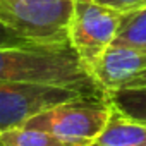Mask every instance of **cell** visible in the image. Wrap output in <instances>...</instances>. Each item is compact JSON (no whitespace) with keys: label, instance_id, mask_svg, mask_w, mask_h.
I'll return each instance as SVG.
<instances>
[{"label":"cell","instance_id":"7","mask_svg":"<svg viewBox=\"0 0 146 146\" xmlns=\"http://www.w3.org/2000/svg\"><path fill=\"white\" fill-rule=\"evenodd\" d=\"M90 146H146V122L137 120L110 102V113Z\"/></svg>","mask_w":146,"mask_h":146},{"label":"cell","instance_id":"10","mask_svg":"<svg viewBox=\"0 0 146 146\" xmlns=\"http://www.w3.org/2000/svg\"><path fill=\"white\" fill-rule=\"evenodd\" d=\"M113 43L146 48V7L124 16Z\"/></svg>","mask_w":146,"mask_h":146},{"label":"cell","instance_id":"8","mask_svg":"<svg viewBox=\"0 0 146 146\" xmlns=\"http://www.w3.org/2000/svg\"><path fill=\"white\" fill-rule=\"evenodd\" d=\"M0 146H74L45 131L29 127H12L0 132Z\"/></svg>","mask_w":146,"mask_h":146},{"label":"cell","instance_id":"3","mask_svg":"<svg viewBox=\"0 0 146 146\" xmlns=\"http://www.w3.org/2000/svg\"><path fill=\"white\" fill-rule=\"evenodd\" d=\"M74 0H0V23L38 46L69 45Z\"/></svg>","mask_w":146,"mask_h":146},{"label":"cell","instance_id":"6","mask_svg":"<svg viewBox=\"0 0 146 146\" xmlns=\"http://www.w3.org/2000/svg\"><path fill=\"white\" fill-rule=\"evenodd\" d=\"M146 79V48L112 43L91 70V81L100 95L137 86Z\"/></svg>","mask_w":146,"mask_h":146},{"label":"cell","instance_id":"4","mask_svg":"<svg viewBox=\"0 0 146 146\" xmlns=\"http://www.w3.org/2000/svg\"><path fill=\"white\" fill-rule=\"evenodd\" d=\"M124 16V12L96 0H74L67 24V41L90 78L103 52L113 43Z\"/></svg>","mask_w":146,"mask_h":146},{"label":"cell","instance_id":"2","mask_svg":"<svg viewBox=\"0 0 146 146\" xmlns=\"http://www.w3.org/2000/svg\"><path fill=\"white\" fill-rule=\"evenodd\" d=\"M108 113V96L84 95L36 113L21 127L45 131L74 146H90L102 132Z\"/></svg>","mask_w":146,"mask_h":146},{"label":"cell","instance_id":"12","mask_svg":"<svg viewBox=\"0 0 146 146\" xmlns=\"http://www.w3.org/2000/svg\"><path fill=\"white\" fill-rule=\"evenodd\" d=\"M96 2L108 5L112 9H117L124 14H129V12H134V11L146 7V0H96Z\"/></svg>","mask_w":146,"mask_h":146},{"label":"cell","instance_id":"1","mask_svg":"<svg viewBox=\"0 0 146 146\" xmlns=\"http://www.w3.org/2000/svg\"><path fill=\"white\" fill-rule=\"evenodd\" d=\"M0 83L52 84L98 95L69 45L0 48Z\"/></svg>","mask_w":146,"mask_h":146},{"label":"cell","instance_id":"11","mask_svg":"<svg viewBox=\"0 0 146 146\" xmlns=\"http://www.w3.org/2000/svg\"><path fill=\"white\" fill-rule=\"evenodd\" d=\"M26 46H38V45L29 43L28 40L21 38L19 35H16L14 31H11L0 23V48H26Z\"/></svg>","mask_w":146,"mask_h":146},{"label":"cell","instance_id":"9","mask_svg":"<svg viewBox=\"0 0 146 146\" xmlns=\"http://www.w3.org/2000/svg\"><path fill=\"white\" fill-rule=\"evenodd\" d=\"M108 100L124 113L146 122V79L134 88L120 90L108 95Z\"/></svg>","mask_w":146,"mask_h":146},{"label":"cell","instance_id":"5","mask_svg":"<svg viewBox=\"0 0 146 146\" xmlns=\"http://www.w3.org/2000/svg\"><path fill=\"white\" fill-rule=\"evenodd\" d=\"M84 95L79 90L52 84L0 83V132L21 127L36 113Z\"/></svg>","mask_w":146,"mask_h":146}]
</instances>
